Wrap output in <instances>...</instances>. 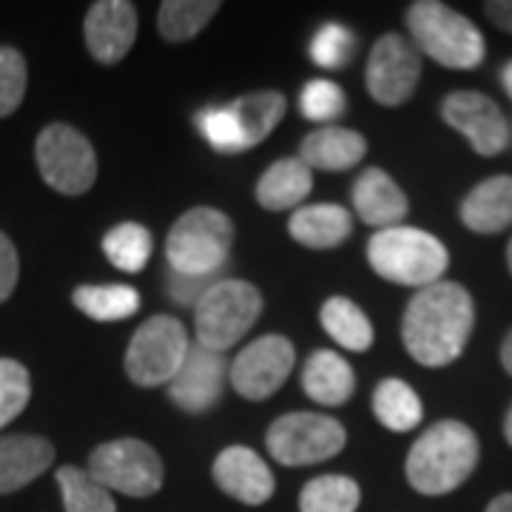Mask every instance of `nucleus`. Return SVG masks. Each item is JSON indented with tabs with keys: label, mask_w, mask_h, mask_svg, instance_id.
Returning a JSON list of instances; mask_svg holds the SVG:
<instances>
[{
	"label": "nucleus",
	"mask_w": 512,
	"mask_h": 512,
	"mask_svg": "<svg viewBox=\"0 0 512 512\" xmlns=\"http://www.w3.org/2000/svg\"><path fill=\"white\" fill-rule=\"evenodd\" d=\"M476 328V302L458 282L441 279L416 291L402 316V342L421 367H447L464 353Z\"/></svg>",
	"instance_id": "nucleus-1"
},
{
	"label": "nucleus",
	"mask_w": 512,
	"mask_h": 512,
	"mask_svg": "<svg viewBox=\"0 0 512 512\" xmlns=\"http://www.w3.org/2000/svg\"><path fill=\"white\" fill-rule=\"evenodd\" d=\"M481 444L473 427L464 421H436L421 433L407 453L404 473L410 487L421 495L456 493L476 473Z\"/></svg>",
	"instance_id": "nucleus-2"
},
{
	"label": "nucleus",
	"mask_w": 512,
	"mask_h": 512,
	"mask_svg": "<svg viewBox=\"0 0 512 512\" xmlns=\"http://www.w3.org/2000/svg\"><path fill=\"white\" fill-rule=\"evenodd\" d=\"M407 32L419 55L436 60L444 69L470 72L487 57V43L478 26L453 6L439 0H416L407 6Z\"/></svg>",
	"instance_id": "nucleus-3"
},
{
	"label": "nucleus",
	"mask_w": 512,
	"mask_h": 512,
	"mask_svg": "<svg viewBox=\"0 0 512 512\" xmlns=\"http://www.w3.org/2000/svg\"><path fill=\"white\" fill-rule=\"evenodd\" d=\"M367 262L376 274L404 288H427L444 279L450 251L444 242L421 228L396 225L376 231L367 242Z\"/></svg>",
	"instance_id": "nucleus-4"
},
{
	"label": "nucleus",
	"mask_w": 512,
	"mask_h": 512,
	"mask_svg": "<svg viewBox=\"0 0 512 512\" xmlns=\"http://www.w3.org/2000/svg\"><path fill=\"white\" fill-rule=\"evenodd\" d=\"M234 248V222L217 208H191L171 225L165 259L180 276H217Z\"/></svg>",
	"instance_id": "nucleus-5"
},
{
	"label": "nucleus",
	"mask_w": 512,
	"mask_h": 512,
	"mask_svg": "<svg viewBox=\"0 0 512 512\" xmlns=\"http://www.w3.org/2000/svg\"><path fill=\"white\" fill-rule=\"evenodd\" d=\"M262 293L245 279H217L194 305V333L197 345L225 353L254 328L262 316Z\"/></svg>",
	"instance_id": "nucleus-6"
},
{
	"label": "nucleus",
	"mask_w": 512,
	"mask_h": 512,
	"mask_svg": "<svg viewBox=\"0 0 512 512\" xmlns=\"http://www.w3.org/2000/svg\"><path fill=\"white\" fill-rule=\"evenodd\" d=\"M188 350L191 339L183 322L168 313H157L134 330L123 365L137 387H160L180 373Z\"/></svg>",
	"instance_id": "nucleus-7"
},
{
	"label": "nucleus",
	"mask_w": 512,
	"mask_h": 512,
	"mask_svg": "<svg viewBox=\"0 0 512 512\" xmlns=\"http://www.w3.org/2000/svg\"><path fill=\"white\" fill-rule=\"evenodd\" d=\"M40 177L49 188L66 197L86 194L97 180V154L86 134L66 123H52L40 131L35 143Z\"/></svg>",
	"instance_id": "nucleus-8"
},
{
	"label": "nucleus",
	"mask_w": 512,
	"mask_h": 512,
	"mask_svg": "<svg viewBox=\"0 0 512 512\" xmlns=\"http://www.w3.org/2000/svg\"><path fill=\"white\" fill-rule=\"evenodd\" d=\"M86 470L109 493L117 490L131 498H148L160 493L165 478L160 453L140 439H114L94 447Z\"/></svg>",
	"instance_id": "nucleus-9"
},
{
	"label": "nucleus",
	"mask_w": 512,
	"mask_h": 512,
	"mask_svg": "<svg viewBox=\"0 0 512 512\" xmlns=\"http://www.w3.org/2000/svg\"><path fill=\"white\" fill-rule=\"evenodd\" d=\"M348 430L322 413H288L268 427V453L285 467H308L339 456Z\"/></svg>",
	"instance_id": "nucleus-10"
},
{
	"label": "nucleus",
	"mask_w": 512,
	"mask_h": 512,
	"mask_svg": "<svg viewBox=\"0 0 512 512\" xmlns=\"http://www.w3.org/2000/svg\"><path fill=\"white\" fill-rule=\"evenodd\" d=\"M421 80V55L413 40L396 32H387L370 49L365 69L367 94L387 109L404 106Z\"/></svg>",
	"instance_id": "nucleus-11"
},
{
	"label": "nucleus",
	"mask_w": 512,
	"mask_h": 512,
	"mask_svg": "<svg viewBox=\"0 0 512 512\" xmlns=\"http://www.w3.org/2000/svg\"><path fill=\"white\" fill-rule=\"evenodd\" d=\"M293 362H296V350L291 339L268 333L259 336L245 350H239V356L228 367V379L242 399L265 402L288 382Z\"/></svg>",
	"instance_id": "nucleus-12"
},
{
	"label": "nucleus",
	"mask_w": 512,
	"mask_h": 512,
	"mask_svg": "<svg viewBox=\"0 0 512 512\" xmlns=\"http://www.w3.org/2000/svg\"><path fill=\"white\" fill-rule=\"evenodd\" d=\"M441 120L458 131L478 157H498L510 146V123L493 97L481 92H450L441 100Z\"/></svg>",
	"instance_id": "nucleus-13"
},
{
	"label": "nucleus",
	"mask_w": 512,
	"mask_h": 512,
	"mask_svg": "<svg viewBox=\"0 0 512 512\" xmlns=\"http://www.w3.org/2000/svg\"><path fill=\"white\" fill-rule=\"evenodd\" d=\"M225 379H228L225 353H214L194 342L180 373L168 382V399L188 416H202L220 404Z\"/></svg>",
	"instance_id": "nucleus-14"
},
{
	"label": "nucleus",
	"mask_w": 512,
	"mask_h": 512,
	"mask_svg": "<svg viewBox=\"0 0 512 512\" xmlns=\"http://www.w3.org/2000/svg\"><path fill=\"white\" fill-rule=\"evenodd\" d=\"M83 37L97 63H120L137 40V6L128 0H97L86 12Z\"/></svg>",
	"instance_id": "nucleus-15"
},
{
	"label": "nucleus",
	"mask_w": 512,
	"mask_h": 512,
	"mask_svg": "<svg viewBox=\"0 0 512 512\" xmlns=\"http://www.w3.org/2000/svg\"><path fill=\"white\" fill-rule=\"evenodd\" d=\"M211 473H214V481H217L222 493L237 498L239 504L262 507V504H268L274 498V473L251 447H242V444L225 447L214 461Z\"/></svg>",
	"instance_id": "nucleus-16"
},
{
	"label": "nucleus",
	"mask_w": 512,
	"mask_h": 512,
	"mask_svg": "<svg viewBox=\"0 0 512 512\" xmlns=\"http://www.w3.org/2000/svg\"><path fill=\"white\" fill-rule=\"evenodd\" d=\"M350 200H353L356 217L365 222V225H370V228H376V231L402 225L407 211H410L407 194H404L399 183L387 171H382V168H367V171H362L359 180L353 183Z\"/></svg>",
	"instance_id": "nucleus-17"
},
{
	"label": "nucleus",
	"mask_w": 512,
	"mask_h": 512,
	"mask_svg": "<svg viewBox=\"0 0 512 512\" xmlns=\"http://www.w3.org/2000/svg\"><path fill=\"white\" fill-rule=\"evenodd\" d=\"M55 464V444L43 436H0V495L29 487Z\"/></svg>",
	"instance_id": "nucleus-18"
},
{
	"label": "nucleus",
	"mask_w": 512,
	"mask_h": 512,
	"mask_svg": "<svg viewBox=\"0 0 512 512\" xmlns=\"http://www.w3.org/2000/svg\"><path fill=\"white\" fill-rule=\"evenodd\" d=\"M461 222L473 234L493 237L512 225V177L498 174L478 183L464 200H461Z\"/></svg>",
	"instance_id": "nucleus-19"
},
{
	"label": "nucleus",
	"mask_w": 512,
	"mask_h": 512,
	"mask_svg": "<svg viewBox=\"0 0 512 512\" xmlns=\"http://www.w3.org/2000/svg\"><path fill=\"white\" fill-rule=\"evenodd\" d=\"M367 154V140L359 131L339 126H325L311 131L302 146H299V160L311 171H350L359 165Z\"/></svg>",
	"instance_id": "nucleus-20"
},
{
	"label": "nucleus",
	"mask_w": 512,
	"mask_h": 512,
	"mask_svg": "<svg viewBox=\"0 0 512 512\" xmlns=\"http://www.w3.org/2000/svg\"><path fill=\"white\" fill-rule=\"evenodd\" d=\"M288 231L299 245L313 248V251H328L348 242L353 234V217L342 205L316 202V205H305L293 211Z\"/></svg>",
	"instance_id": "nucleus-21"
},
{
	"label": "nucleus",
	"mask_w": 512,
	"mask_h": 512,
	"mask_svg": "<svg viewBox=\"0 0 512 512\" xmlns=\"http://www.w3.org/2000/svg\"><path fill=\"white\" fill-rule=\"evenodd\" d=\"M302 390L316 404L339 407L353 396L356 390V373L348 359L330 350H313L302 367Z\"/></svg>",
	"instance_id": "nucleus-22"
},
{
	"label": "nucleus",
	"mask_w": 512,
	"mask_h": 512,
	"mask_svg": "<svg viewBox=\"0 0 512 512\" xmlns=\"http://www.w3.org/2000/svg\"><path fill=\"white\" fill-rule=\"evenodd\" d=\"M313 171L299 157L276 160L256 183V202L268 211H291L311 194Z\"/></svg>",
	"instance_id": "nucleus-23"
},
{
	"label": "nucleus",
	"mask_w": 512,
	"mask_h": 512,
	"mask_svg": "<svg viewBox=\"0 0 512 512\" xmlns=\"http://www.w3.org/2000/svg\"><path fill=\"white\" fill-rule=\"evenodd\" d=\"M373 416L393 433H410L424 419V404L419 393L402 379H384L373 390Z\"/></svg>",
	"instance_id": "nucleus-24"
},
{
	"label": "nucleus",
	"mask_w": 512,
	"mask_h": 512,
	"mask_svg": "<svg viewBox=\"0 0 512 512\" xmlns=\"http://www.w3.org/2000/svg\"><path fill=\"white\" fill-rule=\"evenodd\" d=\"M231 109H234L239 126H242L245 151H248V148H256L271 137V131L282 123L288 103H285V94L265 89V92L242 94L231 103Z\"/></svg>",
	"instance_id": "nucleus-25"
},
{
	"label": "nucleus",
	"mask_w": 512,
	"mask_h": 512,
	"mask_svg": "<svg viewBox=\"0 0 512 512\" xmlns=\"http://www.w3.org/2000/svg\"><path fill=\"white\" fill-rule=\"evenodd\" d=\"M319 319H322V328L330 339L345 350L365 353L373 345V325H370L367 313L345 296H330L322 305Z\"/></svg>",
	"instance_id": "nucleus-26"
},
{
	"label": "nucleus",
	"mask_w": 512,
	"mask_h": 512,
	"mask_svg": "<svg viewBox=\"0 0 512 512\" xmlns=\"http://www.w3.org/2000/svg\"><path fill=\"white\" fill-rule=\"evenodd\" d=\"M77 311H83L94 322H123L140 308V293L131 285H80L72 293Z\"/></svg>",
	"instance_id": "nucleus-27"
},
{
	"label": "nucleus",
	"mask_w": 512,
	"mask_h": 512,
	"mask_svg": "<svg viewBox=\"0 0 512 512\" xmlns=\"http://www.w3.org/2000/svg\"><path fill=\"white\" fill-rule=\"evenodd\" d=\"M217 12V0H165L157 12V29L168 43H185L200 35Z\"/></svg>",
	"instance_id": "nucleus-28"
},
{
	"label": "nucleus",
	"mask_w": 512,
	"mask_h": 512,
	"mask_svg": "<svg viewBox=\"0 0 512 512\" xmlns=\"http://www.w3.org/2000/svg\"><path fill=\"white\" fill-rule=\"evenodd\" d=\"M154 237L140 222H120L103 237V254L109 256L114 268L126 274H140L151 259Z\"/></svg>",
	"instance_id": "nucleus-29"
},
{
	"label": "nucleus",
	"mask_w": 512,
	"mask_h": 512,
	"mask_svg": "<svg viewBox=\"0 0 512 512\" xmlns=\"http://www.w3.org/2000/svg\"><path fill=\"white\" fill-rule=\"evenodd\" d=\"M362 501L359 484L348 476H319L299 493V512H356Z\"/></svg>",
	"instance_id": "nucleus-30"
},
{
	"label": "nucleus",
	"mask_w": 512,
	"mask_h": 512,
	"mask_svg": "<svg viewBox=\"0 0 512 512\" xmlns=\"http://www.w3.org/2000/svg\"><path fill=\"white\" fill-rule=\"evenodd\" d=\"M57 487L66 512H117L109 490L100 481H94L86 467H60Z\"/></svg>",
	"instance_id": "nucleus-31"
},
{
	"label": "nucleus",
	"mask_w": 512,
	"mask_h": 512,
	"mask_svg": "<svg viewBox=\"0 0 512 512\" xmlns=\"http://www.w3.org/2000/svg\"><path fill=\"white\" fill-rule=\"evenodd\" d=\"M197 128L205 137V143L222 151V154H239L245 151V137H242V126H239L237 114L228 106H205L197 111Z\"/></svg>",
	"instance_id": "nucleus-32"
},
{
	"label": "nucleus",
	"mask_w": 512,
	"mask_h": 512,
	"mask_svg": "<svg viewBox=\"0 0 512 512\" xmlns=\"http://www.w3.org/2000/svg\"><path fill=\"white\" fill-rule=\"evenodd\" d=\"M356 55V35L339 26L325 23L311 40V60L319 69H345Z\"/></svg>",
	"instance_id": "nucleus-33"
},
{
	"label": "nucleus",
	"mask_w": 512,
	"mask_h": 512,
	"mask_svg": "<svg viewBox=\"0 0 512 512\" xmlns=\"http://www.w3.org/2000/svg\"><path fill=\"white\" fill-rule=\"evenodd\" d=\"M32 399L29 370L15 359H0V430L15 421Z\"/></svg>",
	"instance_id": "nucleus-34"
},
{
	"label": "nucleus",
	"mask_w": 512,
	"mask_h": 512,
	"mask_svg": "<svg viewBox=\"0 0 512 512\" xmlns=\"http://www.w3.org/2000/svg\"><path fill=\"white\" fill-rule=\"evenodd\" d=\"M345 92L333 80H311L299 94V111L311 123H333L345 114Z\"/></svg>",
	"instance_id": "nucleus-35"
},
{
	"label": "nucleus",
	"mask_w": 512,
	"mask_h": 512,
	"mask_svg": "<svg viewBox=\"0 0 512 512\" xmlns=\"http://www.w3.org/2000/svg\"><path fill=\"white\" fill-rule=\"evenodd\" d=\"M29 69L18 49L0 46V117H9L20 109L26 97Z\"/></svg>",
	"instance_id": "nucleus-36"
},
{
	"label": "nucleus",
	"mask_w": 512,
	"mask_h": 512,
	"mask_svg": "<svg viewBox=\"0 0 512 512\" xmlns=\"http://www.w3.org/2000/svg\"><path fill=\"white\" fill-rule=\"evenodd\" d=\"M20 276L18 248L12 245V239L0 231V305L15 293Z\"/></svg>",
	"instance_id": "nucleus-37"
},
{
	"label": "nucleus",
	"mask_w": 512,
	"mask_h": 512,
	"mask_svg": "<svg viewBox=\"0 0 512 512\" xmlns=\"http://www.w3.org/2000/svg\"><path fill=\"white\" fill-rule=\"evenodd\" d=\"M217 282V276H180L174 274L168 279V296H174V302L180 305H197L202 293L208 291Z\"/></svg>",
	"instance_id": "nucleus-38"
},
{
	"label": "nucleus",
	"mask_w": 512,
	"mask_h": 512,
	"mask_svg": "<svg viewBox=\"0 0 512 512\" xmlns=\"http://www.w3.org/2000/svg\"><path fill=\"white\" fill-rule=\"evenodd\" d=\"M484 15L501 32L512 35V0H490V3H484Z\"/></svg>",
	"instance_id": "nucleus-39"
},
{
	"label": "nucleus",
	"mask_w": 512,
	"mask_h": 512,
	"mask_svg": "<svg viewBox=\"0 0 512 512\" xmlns=\"http://www.w3.org/2000/svg\"><path fill=\"white\" fill-rule=\"evenodd\" d=\"M484 512H512V493L495 495L493 501L487 504V510Z\"/></svg>",
	"instance_id": "nucleus-40"
},
{
	"label": "nucleus",
	"mask_w": 512,
	"mask_h": 512,
	"mask_svg": "<svg viewBox=\"0 0 512 512\" xmlns=\"http://www.w3.org/2000/svg\"><path fill=\"white\" fill-rule=\"evenodd\" d=\"M501 367L507 370V376H512V330L501 342Z\"/></svg>",
	"instance_id": "nucleus-41"
},
{
	"label": "nucleus",
	"mask_w": 512,
	"mask_h": 512,
	"mask_svg": "<svg viewBox=\"0 0 512 512\" xmlns=\"http://www.w3.org/2000/svg\"><path fill=\"white\" fill-rule=\"evenodd\" d=\"M501 83H504V92L512 97V60L504 66V72H501Z\"/></svg>",
	"instance_id": "nucleus-42"
},
{
	"label": "nucleus",
	"mask_w": 512,
	"mask_h": 512,
	"mask_svg": "<svg viewBox=\"0 0 512 512\" xmlns=\"http://www.w3.org/2000/svg\"><path fill=\"white\" fill-rule=\"evenodd\" d=\"M504 439H507V444L512 447V404L510 410H507V416H504Z\"/></svg>",
	"instance_id": "nucleus-43"
},
{
	"label": "nucleus",
	"mask_w": 512,
	"mask_h": 512,
	"mask_svg": "<svg viewBox=\"0 0 512 512\" xmlns=\"http://www.w3.org/2000/svg\"><path fill=\"white\" fill-rule=\"evenodd\" d=\"M507 268H510V274H512V239H510V245H507Z\"/></svg>",
	"instance_id": "nucleus-44"
}]
</instances>
